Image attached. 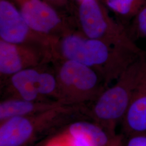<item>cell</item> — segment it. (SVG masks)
Here are the masks:
<instances>
[{"label":"cell","mask_w":146,"mask_h":146,"mask_svg":"<svg viewBox=\"0 0 146 146\" xmlns=\"http://www.w3.org/2000/svg\"><path fill=\"white\" fill-rule=\"evenodd\" d=\"M74 33L66 34L52 46V56L81 63L99 74L108 87L131 63L143 54Z\"/></svg>","instance_id":"1"},{"label":"cell","mask_w":146,"mask_h":146,"mask_svg":"<svg viewBox=\"0 0 146 146\" xmlns=\"http://www.w3.org/2000/svg\"><path fill=\"white\" fill-rule=\"evenodd\" d=\"M146 75V52L125 69L115 84L108 87L88 107L83 106L85 116L116 135V128L121 122L134 93Z\"/></svg>","instance_id":"2"},{"label":"cell","mask_w":146,"mask_h":146,"mask_svg":"<svg viewBox=\"0 0 146 146\" xmlns=\"http://www.w3.org/2000/svg\"><path fill=\"white\" fill-rule=\"evenodd\" d=\"M78 114H83L80 106L63 105L34 115L5 120L0 122V146H30L39 137L74 121Z\"/></svg>","instance_id":"3"},{"label":"cell","mask_w":146,"mask_h":146,"mask_svg":"<svg viewBox=\"0 0 146 146\" xmlns=\"http://www.w3.org/2000/svg\"><path fill=\"white\" fill-rule=\"evenodd\" d=\"M59 102L73 106H84L96 99L108 87L93 69L81 63L62 60L56 69Z\"/></svg>","instance_id":"4"},{"label":"cell","mask_w":146,"mask_h":146,"mask_svg":"<svg viewBox=\"0 0 146 146\" xmlns=\"http://www.w3.org/2000/svg\"><path fill=\"white\" fill-rule=\"evenodd\" d=\"M78 16L84 36L139 52L143 51L129 37L125 27L113 20L98 0H81Z\"/></svg>","instance_id":"5"},{"label":"cell","mask_w":146,"mask_h":146,"mask_svg":"<svg viewBox=\"0 0 146 146\" xmlns=\"http://www.w3.org/2000/svg\"><path fill=\"white\" fill-rule=\"evenodd\" d=\"M38 67L22 70L8 78L2 84L4 99L46 101L52 100L48 99L50 98L58 101V82L55 73Z\"/></svg>","instance_id":"6"},{"label":"cell","mask_w":146,"mask_h":146,"mask_svg":"<svg viewBox=\"0 0 146 146\" xmlns=\"http://www.w3.org/2000/svg\"><path fill=\"white\" fill-rule=\"evenodd\" d=\"M0 37L5 42L34 45L50 50L58 38L32 30L20 11L8 0L0 1Z\"/></svg>","instance_id":"7"},{"label":"cell","mask_w":146,"mask_h":146,"mask_svg":"<svg viewBox=\"0 0 146 146\" xmlns=\"http://www.w3.org/2000/svg\"><path fill=\"white\" fill-rule=\"evenodd\" d=\"M51 58V52L46 48L0 40L1 82L3 84L16 73L28 68L38 67Z\"/></svg>","instance_id":"8"},{"label":"cell","mask_w":146,"mask_h":146,"mask_svg":"<svg viewBox=\"0 0 146 146\" xmlns=\"http://www.w3.org/2000/svg\"><path fill=\"white\" fill-rule=\"evenodd\" d=\"M20 12L32 30L38 34L58 37L70 33L67 25L51 6L42 0H17Z\"/></svg>","instance_id":"9"},{"label":"cell","mask_w":146,"mask_h":146,"mask_svg":"<svg viewBox=\"0 0 146 146\" xmlns=\"http://www.w3.org/2000/svg\"><path fill=\"white\" fill-rule=\"evenodd\" d=\"M62 133L82 138L89 146H123L124 136L113 135L93 121L76 120L66 125Z\"/></svg>","instance_id":"10"},{"label":"cell","mask_w":146,"mask_h":146,"mask_svg":"<svg viewBox=\"0 0 146 146\" xmlns=\"http://www.w3.org/2000/svg\"><path fill=\"white\" fill-rule=\"evenodd\" d=\"M121 123L127 137L146 135V75L136 89Z\"/></svg>","instance_id":"11"},{"label":"cell","mask_w":146,"mask_h":146,"mask_svg":"<svg viewBox=\"0 0 146 146\" xmlns=\"http://www.w3.org/2000/svg\"><path fill=\"white\" fill-rule=\"evenodd\" d=\"M63 105L65 104L54 100L37 101L4 99L0 103V122L16 116L34 115Z\"/></svg>","instance_id":"12"},{"label":"cell","mask_w":146,"mask_h":146,"mask_svg":"<svg viewBox=\"0 0 146 146\" xmlns=\"http://www.w3.org/2000/svg\"><path fill=\"white\" fill-rule=\"evenodd\" d=\"M111 11L126 22L130 21L146 4V0H105Z\"/></svg>","instance_id":"13"},{"label":"cell","mask_w":146,"mask_h":146,"mask_svg":"<svg viewBox=\"0 0 146 146\" xmlns=\"http://www.w3.org/2000/svg\"><path fill=\"white\" fill-rule=\"evenodd\" d=\"M125 28L128 35L134 42L137 39H146V4Z\"/></svg>","instance_id":"14"},{"label":"cell","mask_w":146,"mask_h":146,"mask_svg":"<svg viewBox=\"0 0 146 146\" xmlns=\"http://www.w3.org/2000/svg\"><path fill=\"white\" fill-rule=\"evenodd\" d=\"M123 146H146V135L133 136L127 137Z\"/></svg>","instance_id":"15"},{"label":"cell","mask_w":146,"mask_h":146,"mask_svg":"<svg viewBox=\"0 0 146 146\" xmlns=\"http://www.w3.org/2000/svg\"><path fill=\"white\" fill-rule=\"evenodd\" d=\"M44 146H69L62 137L58 134L46 143Z\"/></svg>","instance_id":"16"}]
</instances>
